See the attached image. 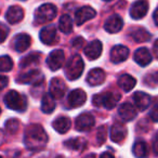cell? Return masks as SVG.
Listing matches in <instances>:
<instances>
[{"label":"cell","instance_id":"obj_5","mask_svg":"<svg viewBox=\"0 0 158 158\" xmlns=\"http://www.w3.org/2000/svg\"><path fill=\"white\" fill-rule=\"evenodd\" d=\"M56 7L52 3H44L40 6L35 12V22L37 24H46L56 16Z\"/></svg>","mask_w":158,"mask_h":158},{"label":"cell","instance_id":"obj_17","mask_svg":"<svg viewBox=\"0 0 158 158\" xmlns=\"http://www.w3.org/2000/svg\"><path fill=\"white\" fill-rule=\"evenodd\" d=\"M102 50H103L102 42L100 40H93L90 44H87V47L85 48V54L89 60L93 61V60L99 59L102 53Z\"/></svg>","mask_w":158,"mask_h":158},{"label":"cell","instance_id":"obj_33","mask_svg":"<svg viewBox=\"0 0 158 158\" xmlns=\"http://www.w3.org/2000/svg\"><path fill=\"white\" fill-rule=\"evenodd\" d=\"M19 128H20V121L18 119H10L6 123L5 126L6 131L10 134H15L18 132Z\"/></svg>","mask_w":158,"mask_h":158},{"label":"cell","instance_id":"obj_12","mask_svg":"<svg viewBox=\"0 0 158 158\" xmlns=\"http://www.w3.org/2000/svg\"><path fill=\"white\" fill-rule=\"evenodd\" d=\"M97 15V12L93 8L89 7H81L80 9H78L76 11V14H75V22L78 26L82 25L84 23H86L87 21L91 20L94 16Z\"/></svg>","mask_w":158,"mask_h":158},{"label":"cell","instance_id":"obj_31","mask_svg":"<svg viewBox=\"0 0 158 158\" xmlns=\"http://www.w3.org/2000/svg\"><path fill=\"white\" fill-rule=\"evenodd\" d=\"M40 60V53L39 52H34L31 54L26 55L25 57H23L20 62V67L21 68H25L28 67L29 65H33V64H38Z\"/></svg>","mask_w":158,"mask_h":158},{"label":"cell","instance_id":"obj_8","mask_svg":"<svg viewBox=\"0 0 158 158\" xmlns=\"http://www.w3.org/2000/svg\"><path fill=\"white\" fill-rule=\"evenodd\" d=\"M64 62H65V54H64L63 50H54L49 54L47 57V64L48 67L51 70L55 72V70L60 69L63 66Z\"/></svg>","mask_w":158,"mask_h":158},{"label":"cell","instance_id":"obj_23","mask_svg":"<svg viewBox=\"0 0 158 158\" xmlns=\"http://www.w3.org/2000/svg\"><path fill=\"white\" fill-rule=\"evenodd\" d=\"M133 101L139 110H145L151 104V95L142 91H138L133 94Z\"/></svg>","mask_w":158,"mask_h":158},{"label":"cell","instance_id":"obj_13","mask_svg":"<svg viewBox=\"0 0 158 158\" xmlns=\"http://www.w3.org/2000/svg\"><path fill=\"white\" fill-rule=\"evenodd\" d=\"M123 26V21L117 14H113L104 23V29L110 34H116L121 31Z\"/></svg>","mask_w":158,"mask_h":158},{"label":"cell","instance_id":"obj_14","mask_svg":"<svg viewBox=\"0 0 158 158\" xmlns=\"http://www.w3.org/2000/svg\"><path fill=\"white\" fill-rule=\"evenodd\" d=\"M129 56V49L125 46H115L110 51V61L114 64H119L125 62Z\"/></svg>","mask_w":158,"mask_h":158},{"label":"cell","instance_id":"obj_40","mask_svg":"<svg viewBox=\"0 0 158 158\" xmlns=\"http://www.w3.org/2000/svg\"><path fill=\"white\" fill-rule=\"evenodd\" d=\"M153 51H154V55L156 56V59L158 60V39L155 41L154 44V47H153Z\"/></svg>","mask_w":158,"mask_h":158},{"label":"cell","instance_id":"obj_25","mask_svg":"<svg viewBox=\"0 0 158 158\" xmlns=\"http://www.w3.org/2000/svg\"><path fill=\"white\" fill-rule=\"evenodd\" d=\"M64 146L76 152H82L87 147V141L84 138H73L64 142Z\"/></svg>","mask_w":158,"mask_h":158},{"label":"cell","instance_id":"obj_41","mask_svg":"<svg viewBox=\"0 0 158 158\" xmlns=\"http://www.w3.org/2000/svg\"><path fill=\"white\" fill-rule=\"evenodd\" d=\"M153 18H154V22H155V24L158 26V8L154 11Z\"/></svg>","mask_w":158,"mask_h":158},{"label":"cell","instance_id":"obj_18","mask_svg":"<svg viewBox=\"0 0 158 158\" xmlns=\"http://www.w3.org/2000/svg\"><path fill=\"white\" fill-rule=\"evenodd\" d=\"M106 74L103 69L101 68H93L89 72L88 77H87V81L90 86H100L105 80Z\"/></svg>","mask_w":158,"mask_h":158},{"label":"cell","instance_id":"obj_21","mask_svg":"<svg viewBox=\"0 0 158 158\" xmlns=\"http://www.w3.org/2000/svg\"><path fill=\"white\" fill-rule=\"evenodd\" d=\"M133 60L135 61V63H138L140 66L144 67V66H147L151 63L153 57L151 55V52L146 48H140L134 52Z\"/></svg>","mask_w":158,"mask_h":158},{"label":"cell","instance_id":"obj_29","mask_svg":"<svg viewBox=\"0 0 158 158\" xmlns=\"http://www.w3.org/2000/svg\"><path fill=\"white\" fill-rule=\"evenodd\" d=\"M132 153L136 158H145L148 154L147 144L142 140L136 141L132 146Z\"/></svg>","mask_w":158,"mask_h":158},{"label":"cell","instance_id":"obj_15","mask_svg":"<svg viewBox=\"0 0 158 158\" xmlns=\"http://www.w3.org/2000/svg\"><path fill=\"white\" fill-rule=\"evenodd\" d=\"M66 91V85L61 78H53L50 84V93L55 100H60L64 97Z\"/></svg>","mask_w":158,"mask_h":158},{"label":"cell","instance_id":"obj_22","mask_svg":"<svg viewBox=\"0 0 158 158\" xmlns=\"http://www.w3.org/2000/svg\"><path fill=\"white\" fill-rule=\"evenodd\" d=\"M118 114H119V117H120L123 121H130L136 116V110L132 104L123 103L119 106Z\"/></svg>","mask_w":158,"mask_h":158},{"label":"cell","instance_id":"obj_42","mask_svg":"<svg viewBox=\"0 0 158 158\" xmlns=\"http://www.w3.org/2000/svg\"><path fill=\"white\" fill-rule=\"evenodd\" d=\"M100 158H114V156H113L110 153H107V152H106V153L102 154L101 157H100Z\"/></svg>","mask_w":158,"mask_h":158},{"label":"cell","instance_id":"obj_30","mask_svg":"<svg viewBox=\"0 0 158 158\" xmlns=\"http://www.w3.org/2000/svg\"><path fill=\"white\" fill-rule=\"evenodd\" d=\"M59 27H60V31H61L63 34L72 33L73 21H72V19H70V16L67 15V14L62 15L61 19H60V22H59Z\"/></svg>","mask_w":158,"mask_h":158},{"label":"cell","instance_id":"obj_10","mask_svg":"<svg viewBox=\"0 0 158 158\" xmlns=\"http://www.w3.org/2000/svg\"><path fill=\"white\" fill-rule=\"evenodd\" d=\"M95 123L94 117L90 113H82L76 119V129L78 131H89Z\"/></svg>","mask_w":158,"mask_h":158},{"label":"cell","instance_id":"obj_45","mask_svg":"<svg viewBox=\"0 0 158 158\" xmlns=\"http://www.w3.org/2000/svg\"><path fill=\"white\" fill-rule=\"evenodd\" d=\"M104 1H110V0H104Z\"/></svg>","mask_w":158,"mask_h":158},{"label":"cell","instance_id":"obj_39","mask_svg":"<svg viewBox=\"0 0 158 158\" xmlns=\"http://www.w3.org/2000/svg\"><path fill=\"white\" fill-rule=\"evenodd\" d=\"M153 146H154V152H155V154L156 155H158V134L156 135L155 140H154Z\"/></svg>","mask_w":158,"mask_h":158},{"label":"cell","instance_id":"obj_2","mask_svg":"<svg viewBox=\"0 0 158 158\" xmlns=\"http://www.w3.org/2000/svg\"><path fill=\"white\" fill-rule=\"evenodd\" d=\"M3 102L8 108L16 112H24L27 107L26 98L15 90H10L3 98Z\"/></svg>","mask_w":158,"mask_h":158},{"label":"cell","instance_id":"obj_34","mask_svg":"<svg viewBox=\"0 0 158 158\" xmlns=\"http://www.w3.org/2000/svg\"><path fill=\"white\" fill-rule=\"evenodd\" d=\"M106 140V127L105 126H101L97 131V142L98 145L101 146Z\"/></svg>","mask_w":158,"mask_h":158},{"label":"cell","instance_id":"obj_28","mask_svg":"<svg viewBox=\"0 0 158 158\" xmlns=\"http://www.w3.org/2000/svg\"><path fill=\"white\" fill-rule=\"evenodd\" d=\"M51 93H46L42 97L41 101V110L44 114H51L55 110V101Z\"/></svg>","mask_w":158,"mask_h":158},{"label":"cell","instance_id":"obj_1","mask_svg":"<svg viewBox=\"0 0 158 158\" xmlns=\"http://www.w3.org/2000/svg\"><path fill=\"white\" fill-rule=\"evenodd\" d=\"M48 143V135L40 125L33 123L26 128L24 134V144L31 151H41Z\"/></svg>","mask_w":158,"mask_h":158},{"label":"cell","instance_id":"obj_37","mask_svg":"<svg viewBox=\"0 0 158 158\" xmlns=\"http://www.w3.org/2000/svg\"><path fill=\"white\" fill-rule=\"evenodd\" d=\"M8 34H9V28L5 24H1V42H3L6 40Z\"/></svg>","mask_w":158,"mask_h":158},{"label":"cell","instance_id":"obj_19","mask_svg":"<svg viewBox=\"0 0 158 158\" xmlns=\"http://www.w3.org/2000/svg\"><path fill=\"white\" fill-rule=\"evenodd\" d=\"M31 38L27 34H19L18 36H15L13 40V46L15 51L18 52H24L27 49L31 47Z\"/></svg>","mask_w":158,"mask_h":158},{"label":"cell","instance_id":"obj_35","mask_svg":"<svg viewBox=\"0 0 158 158\" xmlns=\"http://www.w3.org/2000/svg\"><path fill=\"white\" fill-rule=\"evenodd\" d=\"M149 118L154 123H158V104H155L152 107V110H149Z\"/></svg>","mask_w":158,"mask_h":158},{"label":"cell","instance_id":"obj_3","mask_svg":"<svg viewBox=\"0 0 158 158\" xmlns=\"http://www.w3.org/2000/svg\"><path fill=\"white\" fill-rule=\"evenodd\" d=\"M120 94L117 92H103L95 94L93 97L92 103L97 107H104L106 110H112L118 104Z\"/></svg>","mask_w":158,"mask_h":158},{"label":"cell","instance_id":"obj_38","mask_svg":"<svg viewBox=\"0 0 158 158\" xmlns=\"http://www.w3.org/2000/svg\"><path fill=\"white\" fill-rule=\"evenodd\" d=\"M8 82H9V78L7 76H2L1 77V89H5L7 87Z\"/></svg>","mask_w":158,"mask_h":158},{"label":"cell","instance_id":"obj_32","mask_svg":"<svg viewBox=\"0 0 158 158\" xmlns=\"http://www.w3.org/2000/svg\"><path fill=\"white\" fill-rule=\"evenodd\" d=\"M13 68V61L8 55H2L0 59V70L2 73L9 72Z\"/></svg>","mask_w":158,"mask_h":158},{"label":"cell","instance_id":"obj_26","mask_svg":"<svg viewBox=\"0 0 158 158\" xmlns=\"http://www.w3.org/2000/svg\"><path fill=\"white\" fill-rule=\"evenodd\" d=\"M118 85L123 91L126 92H129L130 90L135 87L136 85V80L134 77H132L129 74H123L120 78L118 79Z\"/></svg>","mask_w":158,"mask_h":158},{"label":"cell","instance_id":"obj_24","mask_svg":"<svg viewBox=\"0 0 158 158\" xmlns=\"http://www.w3.org/2000/svg\"><path fill=\"white\" fill-rule=\"evenodd\" d=\"M70 125H72V123H70V119L68 118V117H65V116L57 117V118L54 119V120H53V123H52L53 129H54L56 132H59V133H61V134L66 133V132L69 130Z\"/></svg>","mask_w":158,"mask_h":158},{"label":"cell","instance_id":"obj_6","mask_svg":"<svg viewBox=\"0 0 158 158\" xmlns=\"http://www.w3.org/2000/svg\"><path fill=\"white\" fill-rule=\"evenodd\" d=\"M44 77L42 76V74L40 73L39 69H33L29 72L23 73L18 77L16 81H19L20 84H42Z\"/></svg>","mask_w":158,"mask_h":158},{"label":"cell","instance_id":"obj_7","mask_svg":"<svg viewBox=\"0 0 158 158\" xmlns=\"http://www.w3.org/2000/svg\"><path fill=\"white\" fill-rule=\"evenodd\" d=\"M39 38L41 40L42 44H47V46H52L55 44L59 41V37H57V31L53 25H49L46 26L40 31Z\"/></svg>","mask_w":158,"mask_h":158},{"label":"cell","instance_id":"obj_27","mask_svg":"<svg viewBox=\"0 0 158 158\" xmlns=\"http://www.w3.org/2000/svg\"><path fill=\"white\" fill-rule=\"evenodd\" d=\"M130 36L132 37V39L136 42H145L148 41L151 39L152 35L143 27H138V28H134L131 31Z\"/></svg>","mask_w":158,"mask_h":158},{"label":"cell","instance_id":"obj_20","mask_svg":"<svg viewBox=\"0 0 158 158\" xmlns=\"http://www.w3.org/2000/svg\"><path fill=\"white\" fill-rule=\"evenodd\" d=\"M23 18H24V11L20 6H12L6 13V19L10 24H16L21 22Z\"/></svg>","mask_w":158,"mask_h":158},{"label":"cell","instance_id":"obj_43","mask_svg":"<svg viewBox=\"0 0 158 158\" xmlns=\"http://www.w3.org/2000/svg\"><path fill=\"white\" fill-rule=\"evenodd\" d=\"M85 158H97V156H95L94 154H90V155H88L87 157H85Z\"/></svg>","mask_w":158,"mask_h":158},{"label":"cell","instance_id":"obj_4","mask_svg":"<svg viewBox=\"0 0 158 158\" xmlns=\"http://www.w3.org/2000/svg\"><path fill=\"white\" fill-rule=\"evenodd\" d=\"M85 64L82 61L81 56L78 54L73 55L69 60H68L67 64L65 65V75L67 79L69 80H76L79 77L81 76L82 72H84Z\"/></svg>","mask_w":158,"mask_h":158},{"label":"cell","instance_id":"obj_36","mask_svg":"<svg viewBox=\"0 0 158 158\" xmlns=\"http://www.w3.org/2000/svg\"><path fill=\"white\" fill-rule=\"evenodd\" d=\"M85 44V40L82 37H77L74 39V41H73V47H74L75 49H80L82 46H84Z\"/></svg>","mask_w":158,"mask_h":158},{"label":"cell","instance_id":"obj_16","mask_svg":"<svg viewBox=\"0 0 158 158\" xmlns=\"http://www.w3.org/2000/svg\"><path fill=\"white\" fill-rule=\"evenodd\" d=\"M126 136H127V128L125 125L119 123H115L113 125L112 129H110V139L113 142L120 144L125 141Z\"/></svg>","mask_w":158,"mask_h":158},{"label":"cell","instance_id":"obj_44","mask_svg":"<svg viewBox=\"0 0 158 158\" xmlns=\"http://www.w3.org/2000/svg\"><path fill=\"white\" fill-rule=\"evenodd\" d=\"M155 79H156V81L158 82V72L156 73V75H155Z\"/></svg>","mask_w":158,"mask_h":158},{"label":"cell","instance_id":"obj_11","mask_svg":"<svg viewBox=\"0 0 158 158\" xmlns=\"http://www.w3.org/2000/svg\"><path fill=\"white\" fill-rule=\"evenodd\" d=\"M148 11V2L147 0H138L131 6L130 9V16L133 20H140L146 15Z\"/></svg>","mask_w":158,"mask_h":158},{"label":"cell","instance_id":"obj_9","mask_svg":"<svg viewBox=\"0 0 158 158\" xmlns=\"http://www.w3.org/2000/svg\"><path fill=\"white\" fill-rule=\"evenodd\" d=\"M87 101V93L82 89H75L68 94L67 102L69 107L77 108L82 106Z\"/></svg>","mask_w":158,"mask_h":158}]
</instances>
